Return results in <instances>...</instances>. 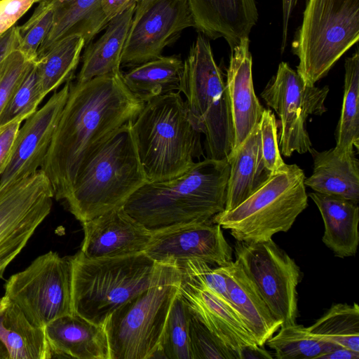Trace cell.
I'll return each mask as SVG.
<instances>
[{"label":"cell","instance_id":"cell-1","mask_svg":"<svg viewBox=\"0 0 359 359\" xmlns=\"http://www.w3.org/2000/svg\"><path fill=\"white\" fill-rule=\"evenodd\" d=\"M144 103L126 87L122 72L70 81L67 102L40 168L54 198L64 200L88 158L116 130L133 121Z\"/></svg>","mask_w":359,"mask_h":359},{"label":"cell","instance_id":"cell-2","mask_svg":"<svg viewBox=\"0 0 359 359\" xmlns=\"http://www.w3.org/2000/svg\"><path fill=\"white\" fill-rule=\"evenodd\" d=\"M229 172L228 160L205 158L177 177L148 182L123 207L152 231L209 222L224 210Z\"/></svg>","mask_w":359,"mask_h":359},{"label":"cell","instance_id":"cell-3","mask_svg":"<svg viewBox=\"0 0 359 359\" xmlns=\"http://www.w3.org/2000/svg\"><path fill=\"white\" fill-rule=\"evenodd\" d=\"M72 262V313L100 326L129 299L155 285L178 282L180 269L144 252L90 259L81 251Z\"/></svg>","mask_w":359,"mask_h":359},{"label":"cell","instance_id":"cell-4","mask_svg":"<svg viewBox=\"0 0 359 359\" xmlns=\"http://www.w3.org/2000/svg\"><path fill=\"white\" fill-rule=\"evenodd\" d=\"M130 121L116 130L85 161L64 202L81 223L122 207L148 179Z\"/></svg>","mask_w":359,"mask_h":359},{"label":"cell","instance_id":"cell-5","mask_svg":"<svg viewBox=\"0 0 359 359\" xmlns=\"http://www.w3.org/2000/svg\"><path fill=\"white\" fill-rule=\"evenodd\" d=\"M131 128L149 182L177 177L203 156L201 133L192 122L180 92L146 102Z\"/></svg>","mask_w":359,"mask_h":359},{"label":"cell","instance_id":"cell-6","mask_svg":"<svg viewBox=\"0 0 359 359\" xmlns=\"http://www.w3.org/2000/svg\"><path fill=\"white\" fill-rule=\"evenodd\" d=\"M181 93L192 122L205 137L207 158L227 160L235 137L228 90L210 41L201 33L184 60Z\"/></svg>","mask_w":359,"mask_h":359},{"label":"cell","instance_id":"cell-7","mask_svg":"<svg viewBox=\"0 0 359 359\" xmlns=\"http://www.w3.org/2000/svg\"><path fill=\"white\" fill-rule=\"evenodd\" d=\"M304 180L297 165H287L235 208L215 215L212 222L229 230L236 241H265L287 232L308 206Z\"/></svg>","mask_w":359,"mask_h":359},{"label":"cell","instance_id":"cell-8","mask_svg":"<svg viewBox=\"0 0 359 359\" xmlns=\"http://www.w3.org/2000/svg\"><path fill=\"white\" fill-rule=\"evenodd\" d=\"M359 39V0H307L293 42L297 72L311 86Z\"/></svg>","mask_w":359,"mask_h":359},{"label":"cell","instance_id":"cell-9","mask_svg":"<svg viewBox=\"0 0 359 359\" xmlns=\"http://www.w3.org/2000/svg\"><path fill=\"white\" fill-rule=\"evenodd\" d=\"M180 281L152 286L111 314L103 325L109 359L155 358Z\"/></svg>","mask_w":359,"mask_h":359},{"label":"cell","instance_id":"cell-10","mask_svg":"<svg viewBox=\"0 0 359 359\" xmlns=\"http://www.w3.org/2000/svg\"><path fill=\"white\" fill-rule=\"evenodd\" d=\"M5 295L15 303L34 326L44 328L53 320L72 313V262L49 251L4 285Z\"/></svg>","mask_w":359,"mask_h":359},{"label":"cell","instance_id":"cell-11","mask_svg":"<svg viewBox=\"0 0 359 359\" xmlns=\"http://www.w3.org/2000/svg\"><path fill=\"white\" fill-rule=\"evenodd\" d=\"M236 260L253 282L281 326L296 323L299 266L273 240L236 241Z\"/></svg>","mask_w":359,"mask_h":359},{"label":"cell","instance_id":"cell-12","mask_svg":"<svg viewBox=\"0 0 359 359\" xmlns=\"http://www.w3.org/2000/svg\"><path fill=\"white\" fill-rule=\"evenodd\" d=\"M54 194L40 169L0 185V279L50 212Z\"/></svg>","mask_w":359,"mask_h":359},{"label":"cell","instance_id":"cell-13","mask_svg":"<svg viewBox=\"0 0 359 359\" xmlns=\"http://www.w3.org/2000/svg\"><path fill=\"white\" fill-rule=\"evenodd\" d=\"M328 93L327 86L306 84L287 62L279 64L261 97L279 117L281 155L290 157L294 151L302 154L310 150L312 147L306 121L310 115L320 116L327 111L325 102Z\"/></svg>","mask_w":359,"mask_h":359},{"label":"cell","instance_id":"cell-14","mask_svg":"<svg viewBox=\"0 0 359 359\" xmlns=\"http://www.w3.org/2000/svg\"><path fill=\"white\" fill-rule=\"evenodd\" d=\"M196 29L188 0H156L132 22L121 67H133L161 56L187 28Z\"/></svg>","mask_w":359,"mask_h":359},{"label":"cell","instance_id":"cell-15","mask_svg":"<svg viewBox=\"0 0 359 359\" xmlns=\"http://www.w3.org/2000/svg\"><path fill=\"white\" fill-rule=\"evenodd\" d=\"M144 252L156 262L177 267L190 259H198L218 266L233 261V250L221 226L212 221L154 231Z\"/></svg>","mask_w":359,"mask_h":359},{"label":"cell","instance_id":"cell-16","mask_svg":"<svg viewBox=\"0 0 359 359\" xmlns=\"http://www.w3.org/2000/svg\"><path fill=\"white\" fill-rule=\"evenodd\" d=\"M71 81L66 82L43 107L25 119L18 130L9 163L0 175V185L40 169L67 102Z\"/></svg>","mask_w":359,"mask_h":359},{"label":"cell","instance_id":"cell-17","mask_svg":"<svg viewBox=\"0 0 359 359\" xmlns=\"http://www.w3.org/2000/svg\"><path fill=\"white\" fill-rule=\"evenodd\" d=\"M179 292L191 313L233 353L236 359H241L245 349L259 346L233 306L206 286L182 275Z\"/></svg>","mask_w":359,"mask_h":359},{"label":"cell","instance_id":"cell-18","mask_svg":"<svg viewBox=\"0 0 359 359\" xmlns=\"http://www.w3.org/2000/svg\"><path fill=\"white\" fill-rule=\"evenodd\" d=\"M81 224L84 238L80 251L90 259L144 252L154 233L131 217L123 206Z\"/></svg>","mask_w":359,"mask_h":359},{"label":"cell","instance_id":"cell-19","mask_svg":"<svg viewBox=\"0 0 359 359\" xmlns=\"http://www.w3.org/2000/svg\"><path fill=\"white\" fill-rule=\"evenodd\" d=\"M249 37H246L231 49L229 64L226 69V83L235 136L233 149L258 125L264 109L255 95Z\"/></svg>","mask_w":359,"mask_h":359},{"label":"cell","instance_id":"cell-20","mask_svg":"<svg viewBox=\"0 0 359 359\" xmlns=\"http://www.w3.org/2000/svg\"><path fill=\"white\" fill-rule=\"evenodd\" d=\"M196 29L212 39L224 38L231 49L246 37L258 20L255 0H188Z\"/></svg>","mask_w":359,"mask_h":359},{"label":"cell","instance_id":"cell-21","mask_svg":"<svg viewBox=\"0 0 359 359\" xmlns=\"http://www.w3.org/2000/svg\"><path fill=\"white\" fill-rule=\"evenodd\" d=\"M53 358L109 359V347L103 326L70 313L44 327Z\"/></svg>","mask_w":359,"mask_h":359},{"label":"cell","instance_id":"cell-22","mask_svg":"<svg viewBox=\"0 0 359 359\" xmlns=\"http://www.w3.org/2000/svg\"><path fill=\"white\" fill-rule=\"evenodd\" d=\"M218 268L226 278L231 304L257 344L263 346L281 327L282 323L273 316L257 288L236 260Z\"/></svg>","mask_w":359,"mask_h":359},{"label":"cell","instance_id":"cell-23","mask_svg":"<svg viewBox=\"0 0 359 359\" xmlns=\"http://www.w3.org/2000/svg\"><path fill=\"white\" fill-rule=\"evenodd\" d=\"M44 328L33 325L19 306L0 297V359H50Z\"/></svg>","mask_w":359,"mask_h":359},{"label":"cell","instance_id":"cell-24","mask_svg":"<svg viewBox=\"0 0 359 359\" xmlns=\"http://www.w3.org/2000/svg\"><path fill=\"white\" fill-rule=\"evenodd\" d=\"M313 160V173L305 178V186L313 191L359 202V161L358 152L339 154L334 148L309 151Z\"/></svg>","mask_w":359,"mask_h":359},{"label":"cell","instance_id":"cell-25","mask_svg":"<svg viewBox=\"0 0 359 359\" xmlns=\"http://www.w3.org/2000/svg\"><path fill=\"white\" fill-rule=\"evenodd\" d=\"M227 160L230 172L224 211L235 208L273 175L262 158L258 125L231 152Z\"/></svg>","mask_w":359,"mask_h":359},{"label":"cell","instance_id":"cell-26","mask_svg":"<svg viewBox=\"0 0 359 359\" xmlns=\"http://www.w3.org/2000/svg\"><path fill=\"white\" fill-rule=\"evenodd\" d=\"M308 196L318 207L323 220V243L338 257L354 256L359 244L358 203L316 191Z\"/></svg>","mask_w":359,"mask_h":359},{"label":"cell","instance_id":"cell-27","mask_svg":"<svg viewBox=\"0 0 359 359\" xmlns=\"http://www.w3.org/2000/svg\"><path fill=\"white\" fill-rule=\"evenodd\" d=\"M136 6L137 4L133 3L111 19L104 33L86 48L76 81L85 82L97 76L121 72V53Z\"/></svg>","mask_w":359,"mask_h":359},{"label":"cell","instance_id":"cell-28","mask_svg":"<svg viewBox=\"0 0 359 359\" xmlns=\"http://www.w3.org/2000/svg\"><path fill=\"white\" fill-rule=\"evenodd\" d=\"M48 1H51L53 6V24L39 50L38 56L55 42L69 34L83 36L86 47L108 24L102 0Z\"/></svg>","mask_w":359,"mask_h":359},{"label":"cell","instance_id":"cell-29","mask_svg":"<svg viewBox=\"0 0 359 359\" xmlns=\"http://www.w3.org/2000/svg\"><path fill=\"white\" fill-rule=\"evenodd\" d=\"M124 83L139 100L146 102L173 92H182L184 61L177 55L160 56L123 73Z\"/></svg>","mask_w":359,"mask_h":359},{"label":"cell","instance_id":"cell-30","mask_svg":"<svg viewBox=\"0 0 359 359\" xmlns=\"http://www.w3.org/2000/svg\"><path fill=\"white\" fill-rule=\"evenodd\" d=\"M84 47L83 36L69 34L38 56L35 63L45 95L72 80Z\"/></svg>","mask_w":359,"mask_h":359},{"label":"cell","instance_id":"cell-31","mask_svg":"<svg viewBox=\"0 0 359 359\" xmlns=\"http://www.w3.org/2000/svg\"><path fill=\"white\" fill-rule=\"evenodd\" d=\"M344 89L341 116L337 126L334 149L346 154L359 149V53L345 60Z\"/></svg>","mask_w":359,"mask_h":359},{"label":"cell","instance_id":"cell-32","mask_svg":"<svg viewBox=\"0 0 359 359\" xmlns=\"http://www.w3.org/2000/svg\"><path fill=\"white\" fill-rule=\"evenodd\" d=\"M278 359L320 358L338 346L297 323L281 326L266 341Z\"/></svg>","mask_w":359,"mask_h":359},{"label":"cell","instance_id":"cell-33","mask_svg":"<svg viewBox=\"0 0 359 359\" xmlns=\"http://www.w3.org/2000/svg\"><path fill=\"white\" fill-rule=\"evenodd\" d=\"M308 330L336 345L359 352V306L356 303L334 304Z\"/></svg>","mask_w":359,"mask_h":359},{"label":"cell","instance_id":"cell-34","mask_svg":"<svg viewBox=\"0 0 359 359\" xmlns=\"http://www.w3.org/2000/svg\"><path fill=\"white\" fill-rule=\"evenodd\" d=\"M191 311L178 293L170 306L161 336L158 353L169 359H193L190 339Z\"/></svg>","mask_w":359,"mask_h":359},{"label":"cell","instance_id":"cell-35","mask_svg":"<svg viewBox=\"0 0 359 359\" xmlns=\"http://www.w3.org/2000/svg\"><path fill=\"white\" fill-rule=\"evenodd\" d=\"M45 97L35 61L32 62L0 116V127L14 121L25 120L37 110Z\"/></svg>","mask_w":359,"mask_h":359},{"label":"cell","instance_id":"cell-36","mask_svg":"<svg viewBox=\"0 0 359 359\" xmlns=\"http://www.w3.org/2000/svg\"><path fill=\"white\" fill-rule=\"evenodd\" d=\"M39 4L30 18L19 26L20 41L17 50L29 61L36 60L39 50L53 24L54 10L51 1Z\"/></svg>","mask_w":359,"mask_h":359},{"label":"cell","instance_id":"cell-37","mask_svg":"<svg viewBox=\"0 0 359 359\" xmlns=\"http://www.w3.org/2000/svg\"><path fill=\"white\" fill-rule=\"evenodd\" d=\"M189 339L193 359H236L233 353L191 311Z\"/></svg>","mask_w":359,"mask_h":359},{"label":"cell","instance_id":"cell-38","mask_svg":"<svg viewBox=\"0 0 359 359\" xmlns=\"http://www.w3.org/2000/svg\"><path fill=\"white\" fill-rule=\"evenodd\" d=\"M262 155L268 170L273 175L287 167L278 146V123L273 111L264 109L258 123Z\"/></svg>","mask_w":359,"mask_h":359},{"label":"cell","instance_id":"cell-39","mask_svg":"<svg viewBox=\"0 0 359 359\" xmlns=\"http://www.w3.org/2000/svg\"><path fill=\"white\" fill-rule=\"evenodd\" d=\"M32 62L34 61H29L22 53L15 50L1 64L0 116Z\"/></svg>","mask_w":359,"mask_h":359},{"label":"cell","instance_id":"cell-40","mask_svg":"<svg viewBox=\"0 0 359 359\" xmlns=\"http://www.w3.org/2000/svg\"><path fill=\"white\" fill-rule=\"evenodd\" d=\"M36 1L0 0V36L14 26Z\"/></svg>","mask_w":359,"mask_h":359},{"label":"cell","instance_id":"cell-41","mask_svg":"<svg viewBox=\"0 0 359 359\" xmlns=\"http://www.w3.org/2000/svg\"><path fill=\"white\" fill-rule=\"evenodd\" d=\"M22 121H14L0 127V175L11 158Z\"/></svg>","mask_w":359,"mask_h":359},{"label":"cell","instance_id":"cell-42","mask_svg":"<svg viewBox=\"0 0 359 359\" xmlns=\"http://www.w3.org/2000/svg\"><path fill=\"white\" fill-rule=\"evenodd\" d=\"M19 41V26H13L0 36V65L8 54L17 50Z\"/></svg>","mask_w":359,"mask_h":359},{"label":"cell","instance_id":"cell-43","mask_svg":"<svg viewBox=\"0 0 359 359\" xmlns=\"http://www.w3.org/2000/svg\"><path fill=\"white\" fill-rule=\"evenodd\" d=\"M140 0H102V7L105 18L109 21L123 12L133 3L137 4Z\"/></svg>","mask_w":359,"mask_h":359},{"label":"cell","instance_id":"cell-44","mask_svg":"<svg viewBox=\"0 0 359 359\" xmlns=\"http://www.w3.org/2000/svg\"><path fill=\"white\" fill-rule=\"evenodd\" d=\"M297 2L298 0H282L283 34L280 48L281 53H283L286 47L289 20Z\"/></svg>","mask_w":359,"mask_h":359},{"label":"cell","instance_id":"cell-45","mask_svg":"<svg viewBox=\"0 0 359 359\" xmlns=\"http://www.w3.org/2000/svg\"><path fill=\"white\" fill-rule=\"evenodd\" d=\"M359 352L349 348L338 346L326 354L320 357V359H358Z\"/></svg>","mask_w":359,"mask_h":359},{"label":"cell","instance_id":"cell-46","mask_svg":"<svg viewBox=\"0 0 359 359\" xmlns=\"http://www.w3.org/2000/svg\"><path fill=\"white\" fill-rule=\"evenodd\" d=\"M156 0H140L137 4L133 21L136 20L143 12Z\"/></svg>","mask_w":359,"mask_h":359},{"label":"cell","instance_id":"cell-47","mask_svg":"<svg viewBox=\"0 0 359 359\" xmlns=\"http://www.w3.org/2000/svg\"><path fill=\"white\" fill-rule=\"evenodd\" d=\"M46 1H48V0H36V3L39 4V3H40V2Z\"/></svg>","mask_w":359,"mask_h":359}]
</instances>
